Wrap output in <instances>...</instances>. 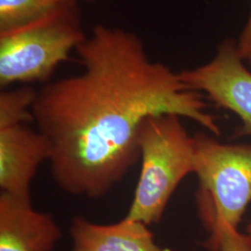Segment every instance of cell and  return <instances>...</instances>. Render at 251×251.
Listing matches in <instances>:
<instances>
[{"instance_id": "6da1fadb", "label": "cell", "mask_w": 251, "mask_h": 251, "mask_svg": "<svg viewBox=\"0 0 251 251\" xmlns=\"http://www.w3.org/2000/svg\"><path fill=\"white\" fill-rule=\"evenodd\" d=\"M75 51L82 72L48 83L32 106L52 178L66 194L96 199L121 182L140 160L138 134L148 117L175 115L221 134L206 97L152 61L133 32L100 25Z\"/></svg>"}, {"instance_id": "7a4b0ae2", "label": "cell", "mask_w": 251, "mask_h": 251, "mask_svg": "<svg viewBox=\"0 0 251 251\" xmlns=\"http://www.w3.org/2000/svg\"><path fill=\"white\" fill-rule=\"evenodd\" d=\"M141 173L126 218L146 225L161 221L179 183L194 174L195 138L175 115L148 117L138 134Z\"/></svg>"}, {"instance_id": "3957f363", "label": "cell", "mask_w": 251, "mask_h": 251, "mask_svg": "<svg viewBox=\"0 0 251 251\" xmlns=\"http://www.w3.org/2000/svg\"><path fill=\"white\" fill-rule=\"evenodd\" d=\"M194 138L199 219L208 236L222 225L238 228L251 203V144H225L206 133Z\"/></svg>"}, {"instance_id": "277c9868", "label": "cell", "mask_w": 251, "mask_h": 251, "mask_svg": "<svg viewBox=\"0 0 251 251\" xmlns=\"http://www.w3.org/2000/svg\"><path fill=\"white\" fill-rule=\"evenodd\" d=\"M86 38L75 5L30 25L0 33V86L45 82Z\"/></svg>"}, {"instance_id": "5b68a950", "label": "cell", "mask_w": 251, "mask_h": 251, "mask_svg": "<svg viewBox=\"0 0 251 251\" xmlns=\"http://www.w3.org/2000/svg\"><path fill=\"white\" fill-rule=\"evenodd\" d=\"M36 90L31 87L3 90L0 94L1 193L30 197L36 171L49 161L50 146L34 123L32 106Z\"/></svg>"}, {"instance_id": "8992f818", "label": "cell", "mask_w": 251, "mask_h": 251, "mask_svg": "<svg viewBox=\"0 0 251 251\" xmlns=\"http://www.w3.org/2000/svg\"><path fill=\"white\" fill-rule=\"evenodd\" d=\"M179 75L190 90L237 116L240 125L234 129V138L251 137V71L238 56L233 39L227 38L218 46L209 62Z\"/></svg>"}, {"instance_id": "52a82bcc", "label": "cell", "mask_w": 251, "mask_h": 251, "mask_svg": "<svg viewBox=\"0 0 251 251\" xmlns=\"http://www.w3.org/2000/svg\"><path fill=\"white\" fill-rule=\"evenodd\" d=\"M61 237L53 216L34 208L30 197L1 193L0 251H53Z\"/></svg>"}, {"instance_id": "ba28073f", "label": "cell", "mask_w": 251, "mask_h": 251, "mask_svg": "<svg viewBox=\"0 0 251 251\" xmlns=\"http://www.w3.org/2000/svg\"><path fill=\"white\" fill-rule=\"evenodd\" d=\"M69 234L71 251H171L155 243L148 225L126 217L115 224L100 225L76 216Z\"/></svg>"}, {"instance_id": "9c48e42d", "label": "cell", "mask_w": 251, "mask_h": 251, "mask_svg": "<svg viewBox=\"0 0 251 251\" xmlns=\"http://www.w3.org/2000/svg\"><path fill=\"white\" fill-rule=\"evenodd\" d=\"M63 6L68 5L56 0H0V33L30 25Z\"/></svg>"}, {"instance_id": "30bf717a", "label": "cell", "mask_w": 251, "mask_h": 251, "mask_svg": "<svg viewBox=\"0 0 251 251\" xmlns=\"http://www.w3.org/2000/svg\"><path fill=\"white\" fill-rule=\"evenodd\" d=\"M203 246L209 251H251L249 235L228 225H221L213 235L207 237Z\"/></svg>"}, {"instance_id": "8fae6325", "label": "cell", "mask_w": 251, "mask_h": 251, "mask_svg": "<svg viewBox=\"0 0 251 251\" xmlns=\"http://www.w3.org/2000/svg\"><path fill=\"white\" fill-rule=\"evenodd\" d=\"M235 48L243 62L251 66V8L248 21L235 41Z\"/></svg>"}, {"instance_id": "7c38bea8", "label": "cell", "mask_w": 251, "mask_h": 251, "mask_svg": "<svg viewBox=\"0 0 251 251\" xmlns=\"http://www.w3.org/2000/svg\"><path fill=\"white\" fill-rule=\"evenodd\" d=\"M63 5H75L76 0H56Z\"/></svg>"}, {"instance_id": "4fadbf2b", "label": "cell", "mask_w": 251, "mask_h": 251, "mask_svg": "<svg viewBox=\"0 0 251 251\" xmlns=\"http://www.w3.org/2000/svg\"><path fill=\"white\" fill-rule=\"evenodd\" d=\"M246 233L249 235V237L251 238V222L247 226V230H246Z\"/></svg>"}]
</instances>
